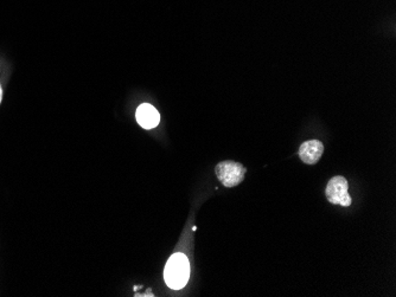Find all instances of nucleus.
Instances as JSON below:
<instances>
[{
  "instance_id": "1",
  "label": "nucleus",
  "mask_w": 396,
  "mask_h": 297,
  "mask_svg": "<svg viewBox=\"0 0 396 297\" xmlns=\"http://www.w3.org/2000/svg\"><path fill=\"white\" fill-rule=\"evenodd\" d=\"M190 278V263L182 253H174L166 263L164 280L171 289H182Z\"/></svg>"
},
{
  "instance_id": "2",
  "label": "nucleus",
  "mask_w": 396,
  "mask_h": 297,
  "mask_svg": "<svg viewBox=\"0 0 396 297\" xmlns=\"http://www.w3.org/2000/svg\"><path fill=\"white\" fill-rule=\"evenodd\" d=\"M216 176L221 184L226 187H235L242 183L246 177L247 169L242 164L226 160L220 162L215 169Z\"/></svg>"
},
{
  "instance_id": "3",
  "label": "nucleus",
  "mask_w": 396,
  "mask_h": 297,
  "mask_svg": "<svg viewBox=\"0 0 396 297\" xmlns=\"http://www.w3.org/2000/svg\"><path fill=\"white\" fill-rule=\"evenodd\" d=\"M348 189V180L342 176H337L329 180L325 194L331 204L342 205L344 207H348L352 203Z\"/></svg>"
},
{
  "instance_id": "4",
  "label": "nucleus",
  "mask_w": 396,
  "mask_h": 297,
  "mask_svg": "<svg viewBox=\"0 0 396 297\" xmlns=\"http://www.w3.org/2000/svg\"><path fill=\"white\" fill-rule=\"evenodd\" d=\"M323 153L324 146L320 141H306L300 146V160L306 165H315L320 160V158L323 157Z\"/></svg>"
},
{
  "instance_id": "5",
  "label": "nucleus",
  "mask_w": 396,
  "mask_h": 297,
  "mask_svg": "<svg viewBox=\"0 0 396 297\" xmlns=\"http://www.w3.org/2000/svg\"><path fill=\"white\" fill-rule=\"evenodd\" d=\"M135 117H137L138 124L145 129H152L157 127L159 125V121H160V115H159L157 109L149 103L139 105L137 112H135Z\"/></svg>"
},
{
  "instance_id": "6",
  "label": "nucleus",
  "mask_w": 396,
  "mask_h": 297,
  "mask_svg": "<svg viewBox=\"0 0 396 297\" xmlns=\"http://www.w3.org/2000/svg\"><path fill=\"white\" fill-rule=\"evenodd\" d=\"M1 95H3V92H1V87H0V101H1Z\"/></svg>"
}]
</instances>
